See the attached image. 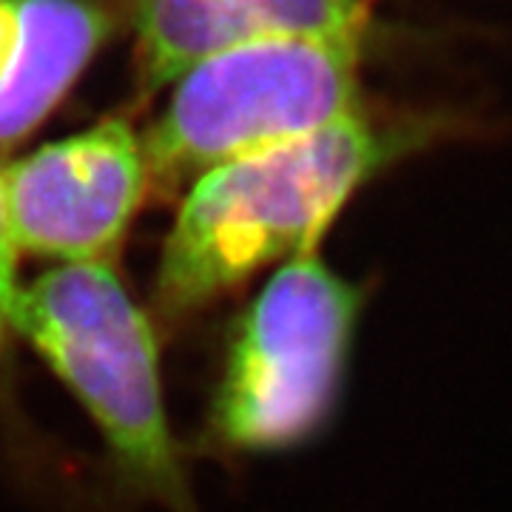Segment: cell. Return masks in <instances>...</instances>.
Masks as SVG:
<instances>
[{
	"instance_id": "cell-1",
	"label": "cell",
	"mask_w": 512,
	"mask_h": 512,
	"mask_svg": "<svg viewBox=\"0 0 512 512\" xmlns=\"http://www.w3.org/2000/svg\"><path fill=\"white\" fill-rule=\"evenodd\" d=\"M416 146L362 114L202 174L165 239L154 308L183 322L271 265L322 245L350 197Z\"/></svg>"
},
{
	"instance_id": "cell-2",
	"label": "cell",
	"mask_w": 512,
	"mask_h": 512,
	"mask_svg": "<svg viewBox=\"0 0 512 512\" xmlns=\"http://www.w3.org/2000/svg\"><path fill=\"white\" fill-rule=\"evenodd\" d=\"M6 322L83 404L140 493L197 512L165 413L154 325L111 265H57L18 285Z\"/></svg>"
},
{
	"instance_id": "cell-3",
	"label": "cell",
	"mask_w": 512,
	"mask_h": 512,
	"mask_svg": "<svg viewBox=\"0 0 512 512\" xmlns=\"http://www.w3.org/2000/svg\"><path fill=\"white\" fill-rule=\"evenodd\" d=\"M365 288L322 245L276 268L239 319L208 430L225 453H282L328 427L348 382Z\"/></svg>"
},
{
	"instance_id": "cell-4",
	"label": "cell",
	"mask_w": 512,
	"mask_h": 512,
	"mask_svg": "<svg viewBox=\"0 0 512 512\" xmlns=\"http://www.w3.org/2000/svg\"><path fill=\"white\" fill-rule=\"evenodd\" d=\"M359 43L268 37L202 60L143 140L151 185H194L220 165L362 114Z\"/></svg>"
},
{
	"instance_id": "cell-5",
	"label": "cell",
	"mask_w": 512,
	"mask_h": 512,
	"mask_svg": "<svg viewBox=\"0 0 512 512\" xmlns=\"http://www.w3.org/2000/svg\"><path fill=\"white\" fill-rule=\"evenodd\" d=\"M151 177L143 140L109 120L0 165V191L18 254L60 265H111Z\"/></svg>"
},
{
	"instance_id": "cell-6",
	"label": "cell",
	"mask_w": 512,
	"mask_h": 512,
	"mask_svg": "<svg viewBox=\"0 0 512 512\" xmlns=\"http://www.w3.org/2000/svg\"><path fill=\"white\" fill-rule=\"evenodd\" d=\"M146 86L177 83L202 60L268 37L362 40L359 0H137Z\"/></svg>"
},
{
	"instance_id": "cell-7",
	"label": "cell",
	"mask_w": 512,
	"mask_h": 512,
	"mask_svg": "<svg viewBox=\"0 0 512 512\" xmlns=\"http://www.w3.org/2000/svg\"><path fill=\"white\" fill-rule=\"evenodd\" d=\"M18 15V52L0 80V146L40 126L106 37L92 0H18Z\"/></svg>"
},
{
	"instance_id": "cell-8",
	"label": "cell",
	"mask_w": 512,
	"mask_h": 512,
	"mask_svg": "<svg viewBox=\"0 0 512 512\" xmlns=\"http://www.w3.org/2000/svg\"><path fill=\"white\" fill-rule=\"evenodd\" d=\"M15 291H18V248H15V239L9 234L3 191H0V305L3 308H9Z\"/></svg>"
},
{
	"instance_id": "cell-9",
	"label": "cell",
	"mask_w": 512,
	"mask_h": 512,
	"mask_svg": "<svg viewBox=\"0 0 512 512\" xmlns=\"http://www.w3.org/2000/svg\"><path fill=\"white\" fill-rule=\"evenodd\" d=\"M20 15L18 0H0V80L6 77L18 52Z\"/></svg>"
},
{
	"instance_id": "cell-10",
	"label": "cell",
	"mask_w": 512,
	"mask_h": 512,
	"mask_svg": "<svg viewBox=\"0 0 512 512\" xmlns=\"http://www.w3.org/2000/svg\"><path fill=\"white\" fill-rule=\"evenodd\" d=\"M9 322H6V308L0 305V362H3V356H6V342H9Z\"/></svg>"
}]
</instances>
